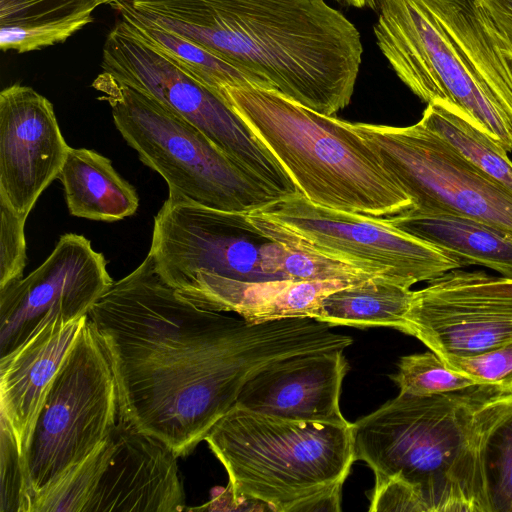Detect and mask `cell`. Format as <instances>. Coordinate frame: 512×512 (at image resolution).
<instances>
[{"label": "cell", "instance_id": "obj_34", "mask_svg": "<svg viewBox=\"0 0 512 512\" xmlns=\"http://www.w3.org/2000/svg\"><path fill=\"white\" fill-rule=\"evenodd\" d=\"M114 1H116V0H104L105 4H110V3L114 2Z\"/></svg>", "mask_w": 512, "mask_h": 512}, {"label": "cell", "instance_id": "obj_27", "mask_svg": "<svg viewBox=\"0 0 512 512\" xmlns=\"http://www.w3.org/2000/svg\"><path fill=\"white\" fill-rule=\"evenodd\" d=\"M113 448L111 432L87 458L37 493L31 512H86Z\"/></svg>", "mask_w": 512, "mask_h": 512}, {"label": "cell", "instance_id": "obj_23", "mask_svg": "<svg viewBox=\"0 0 512 512\" xmlns=\"http://www.w3.org/2000/svg\"><path fill=\"white\" fill-rule=\"evenodd\" d=\"M413 295L410 287L375 276L327 295L314 319L331 327H389L404 332Z\"/></svg>", "mask_w": 512, "mask_h": 512}, {"label": "cell", "instance_id": "obj_9", "mask_svg": "<svg viewBox=\"0 0 512 512\" xmlns=\"http://www.w3.org/2000/svg\"><path fill=\"white\" fill-rule=\"evenodd\" d=\"M101 68L194 125L282 198L300 194L268 147L224 99L140 41L121 21L106 37Z\"/></svg>", "mask_w": 512, "mask_h": 512}, {"label": "cell", "instance_id": "obj_19", "mask_svg": "<svg viewBox=\"0 0 512 512\" xmlns=\"http://www.w3.org/2000/svg\"><path fill=\"white\" fill-rule=\"evenodd\" d=\"M351 284L354 283L342 280L244 281L198 272L174 289L200 308L234 312L250 323H265L286 318H314L327 295Z\"/></svg>", "mask_w": 512, "mask_h": 512}, {"label": "cell", "instance_id": "obj_24", "mask_svg": "<svg viewBox=\"0 0 512 512\" xmlns=\"http://www.w3.org/2000/svg\"><path fill=\"white\" fill-rule=\"evenodd\" d=\"M420 122L471 164L512 192V161L507 151L468 118L443 104L429 103Z\"/></svg>", "mask_w": 512, "mask_h": 512}, {"label": "cell", "instance_id": "obj_33", "mask_svg": "<svg viewBox=\"0 0 512 512\" xmlns=\"http://www.w3.org/2000/svg\"><path fill=\"white\" fill-rule=\"evenodd\" d=\"M340 2H343L347 5H351L357 8H364V7H375V0H337Z\"/></svg>", "mask_w": 512, "mask_h": 512}, {"label": "cell", "instance_id": "obj_11", "mask_svg": "<svg viewBox=\"0 0 512 512\" xmlns=\"http://www.w3.org/2000/svg\"><path fill=\"white\" fill-rule=\"evenodd\" d=\"M421 211H443L512 231V192L420 121L407 127L354 124Z\"/></svg>", "mask_w": 512, "mask_h": 512}, {"label": "cell", "instance_id": "obj_29", "mask_svg": "<svg viewBox=\"0 0 512 512\" xmlns=\"http://www.w3.org/2000/svg\"><path fill=\"white\" fill-rule=\"evenodd\" d=\"M0 442V512H31L32 495L28 467L12 433L2 422H0Z\"/></svg>", "mask_w": 512, "mask_h": 512}, {"label": "cell", "instance_id": "obj_6", "mask_svg": "<svg viewBox=\"0 0 512 512\" xmlns=\"http://www.w3.org/2000/svg\"><path fill=\"white\" fill-rule=\"evenodd\" d=\"M204 441L227 472L234 503L276 512L341 510L355 462L352 423L288 420L234 405Z\"/></svg>", "mask_w": 512, "mask_h": 512}, {"label": "cell", "instance_id": "obj_1", "mask_svg": "<svg viewBox=\"0 0 512 512\" xmlns=\"http://www.w3.org/2000/svg\"><path fill=\"white\" fill-rule=\"evenodd\" d=\"M124 425L190 454L257 373L285 358L345 350L353 339L314 318L250 323L178 295L148 254L92 306Z\"/></svg>", "mask_w": 512, "mask_h": 512}, {"label": "cell", "instance_id": "obj_28", "mask_svg": "<svg viewBox=\"0 0 512 512\" xmlns=\"http://www.w3.org/2000/svg\"><path fill=\"white\" fill-rule=\"evenodd\" d=\"M390 378L400 393L414 396L440 395L479 385L471 377L449 367L431 350L401 357L397 372Z\"/></svg>", "mask_w": 512, "mask_h": 512}, {"label": "cell", "instance_id": "obj_2", "mask_svg": "<svg viewBox=\"0 0 512 512\" xmlns=\"http://www.w3.org/2000/svg\"><path fill=\"white\" fill-rule=\"evenodd\" d=\"M158 26L275 91L333 116L353 95L363 47L325 0H129Z\"/></svg>", "mask_w": 512, "mask_h": 512}, {"label": "cell", "instance_id": "obj_13", "mask_svg": "<svg viewBox=\"0 0 512 512\" xmlns=\"http://www.w3.org/2000/svg\"><path fill=\"white\" fill-rule=\"evenodd\" d=\"M102 253L83 235L60 236L33 272L0 288V358L53 319L79 320L112 286Z\"/></svg>", "mask_w": 512, "mask_h": 512}, {"label": "cell", "instance_id": "obj_26", "mask_svg": "<svg viewBox=\"0 0 512 512\" xmlns=\"http://www.w3.org/2000/svg\"><path fill=\"white\" fill-rule=\"evenodd\" d=\"M481 459L488 512H512V393L496 401L485 422Z\"/></svg>", "mask_w": 512, "mask_h": 512}, {"label": "cell", "instance_id": "obj_31", "mask_svg": "<svg viewBox=\"0 0 512 512\" xmlns=\"http://www.w3.org/2000/svg\"><path fill=\"white\" fill-rule=\"evenodd\" d=\"M25 222L0 194V288L23 277L27 261Z\"/></svg>", "mask_w": 512, "mask_h": 512}, {"label": "cell", "instance_id": "obj_20", "mask_svg": "<svg viewBox=\"0 0 512 512\" xmlns=\"http://www.w3.org/2000/svg\"><path fill=\"white\" fill-rule=\"evenodd\" d=\"M386 219L454 256L461 268L479 265L512 279V231L466 216L414 208Z\"/></svg>", "mask_w": 512, "mask_h": 512}, {"label": "cell", "instance_id": "obj_18", "mask_svg": "<svg viewBox=\"0 0 512 512\" xmlns=\"http://www.w3.org/2000/svg\"><path fill=\"white\" fill-rule=\"evenodd\" d=\"M87 317L75 321L53 319L11 354L0 358V422L12 433L26 464L39 414Z\"/></svg>", "mask_w": 512, "mask_h": 512}, {"label": "cell", "instance_id": "obj_30", "mask_svg": "<svg viewBox=\"0 0 512 512\" xmlns=\"http://www.w3.org/2000/svg\"><path fill=\"white\" fill-rule=\"evenodd\" d=\"M443 361L479 385L512 393V342L472 356L446 357Z\"/></svg>", "mask_w": 512, "mask_h": 512}, {"label": "cell", "instance_id": "obj_25", "mask_svg": "<svg viewBox=\"0 0 512 512\" xmlns=\"http://www.w3.org/2000/svg\"><path fill=\"white\" fill-rule=\"evenodd\" d=\"M265 238L267 240L261 246V267L269 279L342 280L355 284L375 277L359 267L289 239L275 235Z\"/></svg>", "mask_w": 512, "mask_h": 512}, {"label": "cell", "instance_id": "obj_5", "mask_svg": "<svg viewBox=\"0 0 512 512\" xmlns=\"http://www.w3.org/2000/svg\"><path fill=\"white\" fill-rule=\"evenodd\" d=\"M222 97L310 202L373 217L412 208L409 196L354 124L263 88L229 87Z\"/></svg>", "mask_w": 512, "mask_h": 512}, {"label": "cell", "instance_id": "obj_10", "mask_svg": "<svg viewBox=\"0 0 512 512\" xmlns=\"http://www.w3.org/2000/svg\"><path fill=\"white\" fill-rule=\"evenodd\" d=\"M117 415L111 364L87 317L54 378L31 439L27 466L32 501L111 434Z\"/></svg>", "mask_w": 512, "mask_h": 512}, {"label": "cell", "instance_id": "obj_12", "mask_svg": "<svg viewBox=\"0 0 512 512\" xmlns=\"http://www.w3.org/2000/svg\"><path fill=\"white\" fill-rule=\"evenodd\" d=\"M403 333L442 359L510 343L512 291L483 271L451 270L414 291Z\"/></svg>", "mask_w": 512, "mask_h": 512}, {"label": "cell", "instance_id": "obj_16", "mask_svg": "<svg viewBox=\"0 0 512 512\" xmlns=\"http://www.w3.org/2000/svg\"><path fill=\"white\" fill-rule=\"evenodd\" d=\"M86 512H179L187 510L178 456L164 442L123 423Z\"/></svg>", "mask_w": 512, "mask_h": 512}, {"label": "cell", "instance_id": "obj_8", "mask_svg": "<svg viewBox=\"0 0 512 512\" xmlns=\"http://www.w3.org/2000/svg\"><path fill=\"white\" fill-rule=\"evenodd\" d=\"M246 218L263 237L289 239L407 287L461 268L454 256L386 217L320 206L302 194L282 198Z\"/></svg>", "mask_w": 512, "mask_h": 512}, {"label": "cell", "instance_id": "obj_21", "mask_svg": "<svg viewBox=\"0 0 512 512\" xmlns=\"http://www.w3.org/2000/svg\"><path fill=\"white\" fill-rule=\"evenodd\" d=\"M71 215L114 222L133 215L139 206L134 187L98 152L70 147L57 177Z\"/></svg>", "mask_w": 512, "mask_h": 512}, {"label": "cell", "instance_id": "obj_17", "mask_svg": "<svg viewBox=\"0 0 512 512\" xmlns=\"http://www.w3.org/2000/svg\"><path fill=\"white\" fill-rule=\"evenodd\" d=\"M343 351L312 352L277 361L244 385L235 405L288 420L349 424L340 409L348 371Z\"/></svg>", "mask_w": 512, "mask_h": 512}, {"label": "cell", "instance_id": "obj_32", "mask_svg": "<svg viewBox=\"0 0 512 512\" xmlns=\"http://www.w3.org/2000/svg\"><path fill=\"white\" fill-rule=\"evenodd\" d=\"M473 2L485 25L512 55V0Z\"/></svg>", "mask_w": 512, "mask_h": 512}, {"label": "cell", "instance_id": "obj_15", "mask_svg": "<svg viewBox=\"0 0 512 512\" xmlns=\"http://www.w3.org/2000/svg\"><path fill=\"white\" fill-rule=\"evenodd\" d=\"M69 148L46 97L19 83L0 92V194L21 217L58 177Z\"/></svg>", "mask_w": 512, "mask_h": 512}, {"label": "cell", "instance_id": "obj_7", "mask_svg": "<svg viewBox=\"0 0 512 512\" xmlns=\"http://www.w3.org/2000/svg\"><path fill=\"white\" fill-rule=\"evenodd\" d=\"M92 87L108 102L117 130L166 181L170 200L249 214L282 199L204 133L154 98L102 71Z\"/></svg>", "mask_w": 512, "mask_h": 512}, {"label": "cell", "instance_id": "obj_14", "mask_svg": "<svg viewBox=\"0 0 512 512\" xmlns=\"http://www.w3.org/2000/svg\"><path fill=\"white\" fill-rule=\"evenodd\" d=\"M247 214L229 213L167 199L154 218L149 255L171 287L198 272L244 281L268 280L261 246Z\"/></svg>", "mask_w": 512, "mask_h": 512}, {"label": "cell", "instance_id": "obj_3", "mask_svg": "<svg viewBox=\"0 0 512 512\" xmlns=\"http://www.w3.org/2000/svg\"><path fill=\"white\" fill-rule=\"evenodd\" d=\"M505 393L492 386L400 393L352 423L355 461L375 476L369 511L488 512L485 422Z\"/></svg>", "mask_w": 512, "mask_h": 512}, {"label": "cell", "instance_id": "obj_4", "mask_svg": "<svg viewBox=\"0 0 512 512\" xmlns=\"http://www.w3.org/2000/svg\"><path fill=\"white\" fill-rule=\"evenodd\" d=\"M376 43L423 102L455 109L512 151V55L473 0H375Z\"/></svg>", "mask_w": 512, "mask_h": 512}, {"label": "cell", "instance_id": "obj_22", "mask_svg": "<svg viewBox=\"0 0 512 512\" xmlns=\"http://www.w3.org/2000/svg\"><path fill=\"white\" fill-rule=\"evenodd\" d=\"M104 0H0V48L26 53L65 42Z\"/></svg>", "mask_w": 512, "mask_h": 512}]
</instances>
